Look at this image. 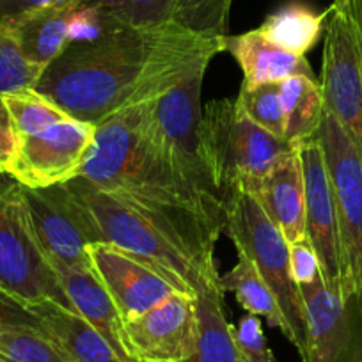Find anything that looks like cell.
<instances>
[{
	"label": "cell",
	"mask_w": 362,
	"mask_h": 362,
	"mask_svg": "<svg viewBox=\"0 0 362 362\" xmlns=\"http://www.w3.org/2000/svg\"><path fill=\"white\" fill-rule=\"evenodd\" d=\"M107 20V18H105ZM226 52V36L170 23H116L96 41L71 43L45 68L34 89L69 116L102 121L153 102Z\"/></svg>",
	"instance_id": "1"
},
{
	"label": "cell",
	"mask_w": 362,
	"mask_h": 362,
	"mask_svg": "<svg viewBox=\"0 0 362 362\" xmlns=\"http://www.w3.org/2000/svg\"><path fill=\"white\" fill-rule=\"evenodd\" d=\"M148 103L96 124V139L80 177L144 215L199 270L214 267L224 231V201L181 176L155 144Z\"/></svg>",
	"instance_id": "2"
},
{
	"label": "cell",
	"mask_w": 362,
	"mask_h": 362,
	"mask_svg": "<svg viewBox=\"0 0 362 362\" xmlns=\"http://www.w3.org/2000/svg\"><path fill=\"white\" fill-rule=\"evenodd\" d=\"M15 130L8 176L27 189H47L80 176L96 139V124L80 121L34 87L0 96Z\"/></svg>",
	"instance_id": "3"
},
{
	"label": "cell",
	"mask_w": 362,
	"mask_h": 362,
	"mask_svg": "<svg viewBox=\"0 0 362 362\" xmlns=\"http://www.w3.org/2000/svg\"><path fill=\"white\" fill-rule=\"evenodd\" d=\"M293 149V144L252 123L236 100H215L203 110L201 160L222 201L236 189L250 192Z\"/></svg>",
	"instance_id": "4"
},
{
	"label": "cell",
	"mask_w": 362,
	"mask_h": 362,
	"mask_svg": "<svg viewBox=\"0 0 362 362\" xmlns=\"http://www.w3.org/2000/svg\"><path fill=\"white\" fill-rule=\"evenodd\" d=\"M226 235L235 243L238 256L247 257L272 290L286 322L290 343L302 362L308 355V325L300 288L291 279L290 243L267 217L250 192L236 189L224 197Z\"/></svg>",
	"instance_id": "5"
},
{
	"label": "cell",
	"mask_w": 362,
	"mask_h": 362,
	"mask_svg": "<svg viewBox=\"0 0 362 362\" xmlns=\"http://www.w3.org/2000/svg\"><path fill=\"white\" fill-rule=\"evenodd\" d=\"M0 174V297L23 311L55 302L71 309L30 222L18 181Z\"/></svg>",
	"instance_id": "6"
},
{
	"label": "cell",
	"mask_w": 362,
	"mask_h": 362,
	"mask_svg": "<svg viewBox=\"0 0 362 362\" xmlns=\"http://www.w3.org/2000/svg\"><path fill=\"white\" fill-rule=\"evenodd\" d=\"M66 183L93 215L105 242L114 243L155 268L181 293H197L201 277L208 268L199 270L197 264L144 215L112 194L96 189L80 176Z\"/></svg>",
	"instance_id": "7"
},
{
	"label": "cell",
	"mask_w": 362,
	"mask_h": 362,
	"mask_svg": "<svg viewBox=\"0 0 362 362\" xmlns=\"http://www.w3.org/2000/svg\"><path fill=\"white\" fill-rule=\"evenodd\" d=\"M323 33V103L362 151V0H334Z\"/></svg>",
	"instance_id": "8"
},
{
	"label": "cell",
	"mask_w": 362,
	"mask_h": 362,
	"mask_svg": "<svg viewBox=\"0 0 362 362\" xmlns=\"http://www.w3.org/2000/svg\"><path fill=\"white\" fill-rule=\"evenodd\" d=\"M318 139L336 201L343 298L355 297L362 311V151L327 109Z\"/></svg>",
	"instance_id": "9"
},
{
	"label": "cell",
	"mask_w": 362,
	"mask_h": 362,
	"mask_svg": "<svg viewBox=\"0 0 362 362\" xmlns=\"http://www.w3.org/2000/svg\"><path fill=\"white\" fill-rule=\"evenodd\" d=\"M206 69H199L148 105V127L160 151L181 176L203 192L221 197L211 187L199 153L203 119L201 90ZM222 199V197H221Z\"/></svg>",
	"instance_id": "10"
},
{
	"label": "cell",
	"mask_w": 362,
	"mask_h": 362,
	"mask_svg": "<svg viewBox=\"0 0 362 362\" xmlns=\"http://www.w3.org/2000/svg\"><path fill=\"white\" fill-rule=\"evenodd\" d=\"M22 194L48 259L68 267H90L87 249L105 240L93 215L68 183L47 189H27L22 185Z\"/></svg>",
	"instance_id": "11"
},
{
	"label": "cell",
	"mask_w": 362,
	"mask_h": 362,
	"mask_svg": "<svg viewBox=\"0 0 362 362\" xmlns=\"http://www.w3.org/2000/svg\"><path fill=\"white\" fill-rule=\"evenodd\" d=\"M123 334L134 362L187 361L199 341L197 297L174 291L149 311L123 322Z\"/></svg>",
	"instance_id": "12"
},
{
	"label": "cell",
	"mask_w": 362,
	"mask_h": 362,
	"mask_svg": "<svg viewBox=\"0 0 362 362\" xmlns=\"http://www.w3.org/2000/svg\"><path fill=\"white\" fill-rule=\"evenodd\" d=\"M297 153L304 176L305 238L318 256L323 284L329 290L343 295V264L336 201L318 132L315 137L298 142Z\"/></svg>",
	"instance_id": "13"
},
{
	"label": "cell",
	"mask_w": 362,
	"mask_h": 362,
	"mask_svg": "<svg viewBox=\"0 0 362 362\" xmlns=\"http://www.w3.org/2000/svg\"><path fill=\"white\" fill-rule=\"evenodd\" d=\"M308 325L304 362H362V311L357 298L329 290L322 277L302 284Z\"/></svg>",
	"instance_id": "14"
},
{
	"label": "cell",
	"mask_w": 362,
	"mask_h": 362,
	"mask_svg": "<svg viewBox=\"0 0 362 362\" xmlns=\"http://www.w3.org/2000/svg\"><path fill=\"white\" fill-rule=\"evenodd\" d=\"M90 267L116 304L123 322L149 311L177 291L155 268L109 242L87 249Z\"/></svg>",
	"instance_id": "15"
},
{
	"label": "cell",
	"mask_w": 362,
	"mask_h": 362,
	"mask_svg": "<svg viewBox=\"0 0 362 362\" xmlns=\"http://www.w3.org/2000/svg\"><path fill=\"white\" fill-rule=\"evenodd\" d=\"M107 20L144 25L170 23L206 36H229L233 0H86Z\"/></svg>",
	"instance_id": "16"
},
{
	"label": "cell",
	"mask_w": 362,
	"mask_h": 362,
	"mask_svg": "<svg viewBox=\"0 0 362 362\" xmlns=\"http://www.w3.org/2000/svg\"><path fill=\"white\" fill-rule=\"evenodd\" d=\"M250 194L288 243L305 238L304 176L297 144L290 155L257 181Z\"/></svg>",
	"instance_id": "17"
},
{
	"label": "cell",
	"mask_w": 362,
	"mask_h": 362,
	"mask_svg": "<svg viewBox=\"0 0 362 362\" xmlns=\"http://www.w3.org/2000/svg\"><path fill=\"white\" fill-rule=\"evenodd\" d=\"M52 264L57 272L62 290L66 291L73 311L78 313L86 322L95 327L124 362H134L124 344L123 318L95 270L90 267Z\"/></svg>",
	"instance_id": "18"
},
{
	"label": "cell",
	"mask_w": 362,
	"mask_h": 362,
	"mask_svg": "<svg viewBox=\"0 0 362 362\" xmlns=\"http://www.w3.org/2000/svg\"><path fill=\"white\" fill-rule=\"evenodd\" d=\"M30 315L69 362H124L109 341L73 309L48 302Z\"/></svg>",
	"instance_id": "19"
},
{
	"label": "cell",
	"mask_w": 362,
	"mask_h": 362,
	"mask_svg": "<svg viewBox=\"0 0 362 362\" xmlns=\"http://www.w3.org/2000/svg\"><path fill=\"white\" fill-rule=\"evenodd\" d=\"M224 293L217 267L208 268L201 277L196 293L199 341L196 351L181 362H242L233 336V325L226 313Z\"/></svg>",
	"instance_id": "20"
},
{
	"label": "cell",
	"mask_w": 362,
	"mask_h": 362,
	"mask_svg": "<svg viewBox=\"0 0 362 362\" xmlns=\"http://www.w3.org/2000/svg\"><path fill=\"white\" fill-rule=\"evenodd\" d=\"M226 52L235 57L243 71V83L283 82L293 75L316 78L304 55H295L264 40L257 29L238 36H226Z\"/></svg>",
	"instance_id": "21"
},
{
	"label": "cell",
	"mask_w": 362,
	"mask_h": 362,
	"mask_svg": "<svg viewBox=\"0 0 362 362\" xmlns=\"http://www.w3.org/2000/svg\"><path fill=\"white\" fill-rule=\"evenodd\" d=\"M78 6L71 2L41 9L8 27L27 61L45 69L68 48V22Z\"/></svg>",
	"instance_id": "22"
},
{
	"label": "cell",
	"mask_w": 362,
	"mask_h": 362,
	"mask_svg": "<svg viewBox=\"0 0 362 362\" xmlns=\"http://www.w3.org/2000/svg\"><path fill=\"white\" fill-rule=\"evenodd\" d=\"M325 18L327 11H315L304 2H288L264 18L257 33L272 45L305 57L322 37Z\"/></svg>",
	"instance_id": "23"
},
{
	"label": "cell",
	"mask_w": 362,
	"mask_h": 362,
	"mask_svg": "<svg viewBox=\"0 0 362 362\" xmlns=\"http://www.w3.org/2000/svg\"><path fill=\"white\" fill-rule=\"evenodd\" d=\"M284 114V141L298 144L315 137L322 123L323 93L316 78L293 75L279 83Z\"/></svg>",
	"instance_id": "24"
},
{
	"label": "cell",
	"mask_w": 362,
	"mask_h": 362,
	"mask_svg": "<svg viewBox=\"0 0 362 362\" xmlns=\"http://www.w3.org/2000/svg\"><path fill=\"white\" fill-rule=\"evenodd\" d=\"M221 286L224 291L235 293L236 302L245 309L247 315L264 318L272 327L286 334V322L276 297L247 257L238 256L235 267L221 276Z\"/></svg>",
	"instance_id": "25"
},
{
	"label": "cell",
	"mask_w": 362,
	"mask_h": 362,
	"mask_svg": "<svg viewBox=\"0 0 362 362\" xmlns=\"http://www.w3.org/2000/svg\"><path fill=\"white\" fill-rule=\"evenodd\" d=\"M0 362H69L36 323L0 325Z\"/></svg>",
	"instance_id": "26"
},
{
	"label": "cell",
	"mask_w": 362,
	"mask_h": 362,
	"mask_svg": "<svg viewBox=\"0 0 362 362\" xmlns=\"http://www.w3.org/2000/svg\"><path fill=\"white\" fill-rule=\"evenodd\" d=\"M281 82H268L249 86L243 83L240 87L236 105L252 123L267 130L268 134L284 139V114L281 105Z\"/></svg>",
	"instance_id": "27"
},
{
	"label": "cell",
	"mask_w": 362,
	"mask_h": 362,
	"mask_svg": "<svg viewBox=\"0 0 362 362\" xmlns=\"http://www.w3.org/2000/svg\"><path fill=\"white\" fill-rule=\"evenodd\" d=\"M45 69L33 64L8 29L0 27V96L36 86Z\"/></svg>",
	"instance_id": "28"
},
{
	"label": "cell",
	"mask_w": 362,
	"mask_h": 362,
	"mask_svg": "<svg viewBox=\"0 0 362 362\" xmlns=\"http://www.w3.org/2000/svg\"><path fill=\"white\" fill-rule=\"evenodd\" d=\"M233 336L242 362H277L267 343L259 316H242L238 325H233Z\"/></svg>",
	"instance_id": "29"
},
{
	"label": "cell",
	"mask_w": 362,
	"mask_h": 362,
	"mask_svg": "<svg viewBox=\"0 0 362 362\" xmlns=\"http://www.w3.org/2000/svg\"><path fill=\"white\" fill-rule=\"evenodd\" d=\"M107 29V20L98 8L82 4L71 13L68 22V40L71 43L96 41Z\"/></svg>",
	"instance_id": "30"
},
{
	"label": "cell",
	"mask_w": 362,
	"mask_h": 362,
	"mask_svg": "<svg viewBox=\"0 0 362 362\" xmlns=\"http://www.w3.org/2000/svg\"><path fill=\"white\" fill-rule=\"evenodd\" d=\"M290 272L291 279L302 286V284H311L320 279V261L315 249L308 238L298 240L290 243Z\"/></svg>",
	"instance_id": "31"
},
{
	"label": "cell",
	"mask_w": 362,
	"mask_h": 362,
	"mask_svg": "<svg viewBox=\"0 0 362 362\" xmlns=\"http://www.w3.org/2000/svg\"><path fill=\"white\" fill-rule=\"evenodd\" d=\"M71 2L82 6L86 0H0V27L8 29L23 16L54 6L71 4Z\"/></svg>",
	"instance_id": "32"
},
{
	"label": "cell",
	"mask_w": 362,
	"mask_h": 362,
	"mask_svg": "<svg viewBox=\"0 0 362 362\" xmlns=\"http://www.w3.org/2000/svg\"><path fill=\"white\" fill-rule=\"evenodd\" d=\"M15 155V130L4 103L0 102V174H8Z\"/></svg>",
	"instance_id": "33"
},
{
	"label": "cell",
	"mask_w": 362,
	"mask_h": 362,
	"mask_svg": "<svg viewBox=\"0 0 362 362\" xmlns=\"http://www.w3.org/2000/svg\"><path fill=\"white\" fill-rule=\"evenodd\" d=\"M8 323H36L37 325L36 318L30 313L23 311L22 308L0 297V325H8Z\"/></svg>",
	"instance_id": "34"
}]
</instances>
